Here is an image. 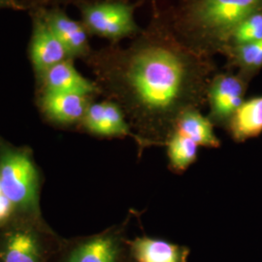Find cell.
Masks as SVG:
<instances>
[{"instance_id":"cell-16","label":"cell","mask_w":262,"mask_h":262,"mask_svg":"<svg viewBox=\"0 0 262 262\" xmlns=\"http://www.w3.org/2000/svg\"><path fill=\"white\" fill-rule=\"evenodd\" d=\"M223 56L226 58L227 69H237L240 75L251 82L262 69V40L226 48Z\"/></svg>"},{"instance_id":"cell-10","label":"cell","mask_w":262,"mask_h":262,"mask_svg":"<svg viewBox=\"0 0 262 262\" xmlns=\"http://www.w3.org/2000/svg\"><path fill=\"white\" fill-rule=\"evenodd\" d=\"M92 99V96L82 94L44 93L41 107L52 120L73 124L83 121L89 106L93 102Z\"/></svg>"},{"instance_id":"cell-6","label":"cell","mask_w":262,"mask_h":262,"mask_svg":"<svg viewBox=\"0 0 262 262\" xmlns=\"http://www.w3.org/2000/svg\"><path fill=\"white\" fill-rule=\"evenodd\" d=\"M32 33L29 44V57L33 70L39 78L50 68L71 59L64 46L48 26L41 10L30 12Z\"/></svg>"},{"instance_id":"cell-15","label":"cell","mask_w":262,"mask_h":262,"mask_svg":"<svg viewBox=\"0 0 262 262\" xmlns=\"http://www.w3.org/2000/svg\"><path fill=\"white\" fill-rule=\"evenodd\" d=\"M42 249L36 235L28 230H16L4 240L1 262H40Z\"/></svg>"},{"instance_id":"cell-20","label":"cell","mask_w":262,"mask_h":262,"mask_svg":"<svg viewBox=\"0 0 262 262\" xmlns=\"http://www.w3.org/2000/svg\"><path fill=\"white\" fill-rule=\"evenodd\" d=\"M2 9L24 11L19 0H0V10Z\"/></svg>"},{"instance_id":"cell-7","label":"cell","mask_w":262,"mask_h":262,"mask_svg":"<svg viewBox=\"0 0 262 262\" xmlns=\"http://www.w3.org/2000/svg\"><path fill=\"white\" fill-rule=\"evenodd\" d=\"M83 127L89 133L101 137H131L139 144L121 107L111 100L92 102L83 121Z\"/></svg>"},{"instance_id":"cell-3","label":"cell","mask_w":262,"mask_h":262,"mask_svg":"<svg viewBox=\"0 0 262 262\" xmlns=\"http://www.w3.org/2000/svg\"><path fill=\"white\" fill-rule=\"evenodd\" d=\"M140 1H104L78 7L82 23L90 35L104 38L118 44L125 38L132 39L141 31L134 17Z\"/></svg>"},{"instance_id":"cell-11","label":"cell","mask_w":262,"mask_h":262,"mask_svg":"<svg viewBox=\"0 0 262 262\" xmlns=\"http://www.w3.org/2000/svg\"><path fill=\"white\" fill-rule=\"evenodd\" d=\"M131 255L137 262H187L188 249L148 236L128 242Z\"/></svg>"},{"instance_id":"cell-19","label":"cell","mask_w":262,"mask_h":262,"mask_svg":"<svg viewBox=\"0 0 262 262\" xmlns=\"http://www.w3.org/2000/svg\"><path fill=\"white\" fill-rule=\"evenodd\" d=\"M24 10H28L29 12L36 10L50 9V8H61L66 5H75L80 7L85 4H93L104 1H124L133 2V0H19ZM140 1V0H138Z\"/></svg>"},{"instance_id":"cell-13","label":"cell","mask_w":262,"mask_h":262,"mask_svg":"<svg viewBox=\"0 0 262 262\" xmlns=\"http://www.w3.org/2000/svg\"><path fill=\"white\" fill-rule=\"evenodd\" d=\"M225 130L237 143L258 137L262 133V95L245 100L231 117Z\"/></svg>"},{"instance_id":"cell-5","label":"cell","mask_w":262,"mask_h":262,"mask_svg":"<svg viewBox=\"0 0 262 262\" xmlns=\"http://www.w3.org/2000/svg\"><path fill=\"white\" fill-rule=\"evenodd\" d=\"M249 84V80L229 69L215 73L207 93L209 106L207 117L214 126L226 127L231 117L245 101Z\"/></svg>"},{"instance_id":"cell-4","label":"cell","mask_w":262,"mask_h":262,"mask_svg":"<svg viewBox=\"0 0 262 262\" xmlns=\"http://www.w3.org/2000/svg\"><path fill=\"white\" fill-rule=\"evenodd\" d=\"M0 184L14 206L32 208L37 202V171L28 155L6 150L0 159Z\"/></svg>"},{"instance_id":"cell-9","label":"cell","mask_w":262,"mask_h":262,"mask_svg":"<svg viewBox=\"0 0 262 262\" xmlns=\"http://www.w3.org/2000/svg\"><path fill=\"white\" fill-rule=\"evenodd\" d=\"M73 59H66L50 68L40 79L44 93L77 94L94 96L100 94L95 82L82 75L74 66Z\"/></svg>"},{"instance_id":"cell-2","label":"cell","mask_w":262,"mask_h":262,"mask_svg":"<svg viewBox=\"0 0 262 262\" xmlns=\"http://www.w3.org/2000/svg\"><path fill=\"white\" fill-rule=\"evenodd\" d=\"M165 9L179 37L214 57L223 55L240 23L261 12L262 0H177Z\"/></svg>"},{"instance_id":"cell-8","label":"cell","mask_w":262,"mask_h":262,"mask_svg":"<svg viewBox=\"0 0 262 262\" xmlns=\"http://www.w3.org/2000/svg\"><path fill=\"white\" fill-rule=\"evenodd\" d=\"M41 12L71 59L89 57L94 50L90 44V34L82 21L68 17L61 8L42 9Z\"/></svg>"},{"instance_id":"cell-1","label":"cell","mask_w":262,"mask_h":262,"mask_svg":"<svg viewBox=\"0 0 262 262\" xmlns=\"http://www.w3.org/2000/svg\"><path fill=\"white\" fill-rule=\"evenodd\" d=\"M100 93L124 113L143 150L164 147L179 118L207 105L213 56L187 45L172 27L165 6L152 3L149 23L126 47L110 43L84 59Z\"/></svg>"},{"instance_id":"cell-18","label":"cell","mask_w":262,"mask_h":262,"mask_svg":"<svg viewBox=\"0 0 262 262\" xmlns=\"http://www.w3.org/2000/svg\"><path fill=\"white\" fill-rule=\"evenodd\" d=\"M262 40V11L246 18L231 34L227 48ZM224 54V53H223Z\"/></svg>"},{"instance_id":"cell-17","label":"cell","mask_w":262,"mask_h":262,"mask_svg":"<svg viewBox=\"0 0 262 262\" xmlns=\"http://www.w3.org/2000/svg\"><path fill=\"white\" fill-rule=\"evenodd\" d=\"M168 167L173 173L182 174L198 158V146L193 141L173 131L165 143Z\"/></svg>"},{"instance_id":"cell-12","label":"cell","mask_w":262,"mask_h":262,"mask_svg":"<svg viewBox=\"0 0 262 262\" xmlns=\"http://www.w3.org/2000/svg\"><path fill=\"white\" fill-rule=\"evenodd\" d=\"M122 246L117 233H105L79 244L66 262H121Z\"/></svg>"},{"instance_id":"cell-14","label":"cell","mask_w":262,"mask_h":262,"mask_svg":"<svg viewBox=\"0 0 262 262\" xmlns=\"http://www.w3.org/2000/svg\"><path fill=\"white\" fill-rule=\"evenodd\" d=\"M214 127V124L200 110H190L179 118L173 131L193 141L198 147L219 149L222 142L215 135Z\"/></svg>"}]
</instances>
